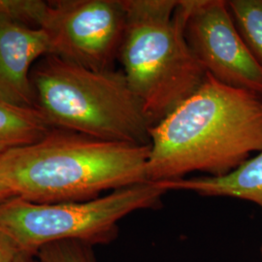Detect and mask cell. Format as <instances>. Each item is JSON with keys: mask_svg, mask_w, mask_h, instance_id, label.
I'll list each match as a JSON object with an SVG mask.
<instances>
[{"mask_svg": "<svg viewBox=\"0 0 262 262\" xmlns=\"http://www.w3.org/2000/svg\"><path fill=\"white\" fill-rule=\"evenodd\" d=\"M262 150V98L212 76L150 129L147 179L223 177Z\"/></svg>", "mask_w": 262, "mask_h": 262, "instance_id": "1", "label": "cell"}, {"mask_svg": "<svg viewBox=\"0 0 262 262\" xmlns=\"http://www.w3.org/2000/svg\"><path fill=\"white\" fill-rule=\"evenodd\" d=\"M149 145L101 140L55 128L37 143L0 156V178L33 203L83 202L148 182Z\"/></svg>", "mask_w": 262, "mask_h": 262, "instance_id": "2", "label": "cell"}, {"mask_svg": "<svg viewBox=\"0 0 262 262\" xmlns=\"http://www.w3.org/2000/svg\"><path fill=\"white\" fill-rule=\"evenodd\" d=\"M118 60L152 126L203 84L207 73L187 44L182 0H124Z\"/></svg>", "mask_w": 262, "mask_h": 262, "instance_id": "3", "label": "cell"}, {"mask_svg": "<svg viewBox=\"0 0 262 262\" xmlns=\"http://www.w3.org/2000/svg\"><path fill=\"white\" fill-rule=\"evenodd\" d=\"M35 107L54 127L101 140L149 145L152 124L122 70L95 71L58 56L33 66Z\"/></svg>", "mask_w": 262, "mask_h": 262, "instance_id": "4", "label": "cell"}, {"mask_svg": "<svg viewBox=\"0 0 262 262\" xmlns=\"http://www.w3.org/2000/svg\"><path fill=\"white\" fill-rule=\"evenodd\" d=\"M166 192L158 183L145 182L83 202L39 204L15 196L0 206V231L19 253L33 255L63 241L105 245L117 238L121 220L136 211L158 209Z\"/></svg>", "mask_w": 262, "mask_h": 262, "instance_id": "5", "label": "cell"}, {"mask_svg": "<svg viewBox=\"0 0 262 262\" xmlns=\"http://www.w3.org/2000/svg\"><path fill=\"white\" fill-rule=\"evenodd\" d=\"M126 25L124 0H51L41 25L53 56L95 71L113 70Z\"/></svg>", "mask_w": 262, "mask_h": 262, "instance_id": "6", "label": "cell"}, {"mask_svg": "<svg viewBox=\"0 0 262 262\" xmlns=\"http://www.w3.org/2000/svg\"><path fill=\"white\" fill-rule=\"evenodd\" d=\"M187 44L207 74L262 98V66L244 41L225 0H182Z\"/></svg>", "mask_w": 262, "mask_h": 262, "instance_id": "7", "label": "cell"}, {"mask_svg": "<svg viewBox=\"0 0 262 262\" xmlns=\"http://www.w3.org/2000/svg\"><path fill=\"white\" fill-rule=\"evenodd\" d=\"M52 54L46 32L0 15V98L35 107L31 71L39 58Z\"/></svg>", "mask_w": 262, "mask_h": 262, "instance_id": "8", "label": "cell"}, {"mask_svg": "<svg viewBox=\"0 0 262 262\" xmlns=\"http://www.w3.org/2000/svg\"><path fill=\"white\" fill-rule=\"evenodd\" d=\"M169 190H185L205 197H227L252 202L262 214V150L223 177H192L158 183Z\"/></svg>", "mask_w": 262, "mask_h": 262, "instance_id": "9", "label": "cell"}, {"mask_svg": "<svg viewBox=\"0 0 262 262\" xmlns=\"http://www.w3.org/2000/svg\"><path fill=\"white\" fill-rule=\"evenodd\" d=\"M54 126L36 107L0 98V156L44 139Z\"/></svg>", "mask_w": 262, "mask_h": 262, "instance_id": "10", "label": "cell"}, {"mask_svg": "<svg viewBox=\"0 0 262 262\" xmlns=\"http://www.w3.org/2000/svg\"><path fill=\"white\" fill-rule=\"evenodd\" d=\"M227 3L244 41L262 66V0H230Z\"/></svg>", "mask_w": 262, "mask_h": 262, "instance_id": "11", "label": "cell"}, {"mask_svg": "<svg viewBox=\"0 0 262 262\" xmlns=\"http://www.w3.org/2000/svg\"><path fill=\"white\" fill-rule=\"evenodd\" d=\"M47 8L44 0H0V15L29 28H41Z\"/></svg>", "mask_w": 262, "mask_h": 262, "instance_id": "12", "label": "cell"}, {"mask_svg": "<svg viewBox=\"0 0 262 262\" xmlns=\"http://www.w3.org/2000/svg\"><path fill=\"white\" fill-rule=\"evenodd\" d=\"M35 256L39 262H96L93 247L75 241L50 244Z\"/></svg>", "mask_w": 262, "mask_h": 262, "instance_id": "13", "label": "cell"}, {"mask_svg": "<svg viewBox=\"0 0 262 262\" xmlns=\"http://www.w3.org/2000/svg\"><path fill=\"white\" fill-rule=\"evenodd\" d=\"M19 253L9 237L0 231V262H14Z\"/></svg>", "mask_w": 262, "mask_h": 262, "instance_id": "14", "label": "cell"}, {"mask_svg": "<svg viewBox=\"0 0 262 262\" xmlns=\"http://www.w3.org/2000/svg\"><path fill=\"white\" fill-rule=\"evenodd\" d=\"M15 196L16 194L14 193V191L2 179L0 178V206Z\"/></svg>", "mask_w": 262, "mask_h": 262, "instance_id": "15", "label": "cell"}, {"mask_svg": "<svg viewBox=\"0 0 262 262\" xmlns=\"http://www.w3.org/2000/svg\"><path fill=\"white\" fill-rule=\"evenodd\" d=\"M14 262H39L35 255L29 253H20Z\"/></svg>", "mask_w": 262, "mask_h": 262, "instance_id": "16", "label": "cell"}, {"mask_svg": "<svg viewBox=\"0 0 262 262\" xmlns=\"http://www.w3.org/2000/svg\"><path fill=\"white\" fill-rule=\"evenodd\" d=\"M260 253H261V258H262V245H261V249H260Z\"/></svg>", "mask_w": 262, "mask_h": 262, "instance_id": "17", "label": "cell"}]
</instances>
